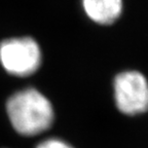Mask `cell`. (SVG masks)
Listing matches in <instances>:
<instances>
[{
  "label": "cell",
  "instance_id": "cell-3",
  "mask_svg": "<svg viewBox=\"0 0 148 148\" xmlns=\"http://www.w3.org/2000/svg\"><path fill=\"white\" fill-rule=\"evenodd\" d=\"M114 102L125 115H138L148 111V79L137 70L117 73L113 80Z\"/></svg>",
  "mask_w": 148,
  "mask_h": 148
},
{
  "label": "cell",
  "instance_id": "cell-1",
  "mask_svg": "<svg viewBox=\"0 0 148 148\" xmlns=\"http://www.w3.org/2000/svg\"><path fill=\"white\" fill-rule=\"evenodd\" d=\"M6 112L14 131L26 137L47 131L55 118L51 101L34 88L14 92L6 101Z\"/></svg>",
  "mask_w": 148,
  "mask_h": 148
},
{
  "label": "cell",
  "instance_id": "cell-4",
  "mask_svg": "<svg viewBox=\"0 0 148 148\" xmlns=\"http://www.w3.org/2000/svg\"><path fill=\"white\" fill-rule=\"evenodd\" d=\"M86 18L101 26H110L118 21L123 12V0H80Z\"/></svg>",
  "mask_w": 148,
  "mask_h": 148
},
{
  "label": "cell",
  "instance_id": "cell-2",
  "mask_svg": "<svg viewBox=\"0 0 148 148\" xmlns=\"http://www.w3.org/2000/svg\"><path fill=\"white\" fill-rule=\"evenodd\" d=\"M0 64L10 75L27 77L42 64V49L32 36H14L0 42Z\"/></svg>",
  "mask_w": 148,
  "mask_h": 148
},
{
  "label": "cell",
  "instance_id": "cell-5",
  "mask_svg": "<svg viewBox=\"0 0 148 148\" xmlns=\"http://www.w3.org/2000/svg\"><path fill=\"white\" fill-rule=\"evenodd\" d=\"M35 148H74L69 143L59 138H49L45 139L40 143L37 144Z\"/></svg>",
  "mask_w": 148,
  "mask_h": 148
}]
</instances>
